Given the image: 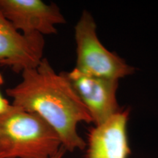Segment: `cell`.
<instances>
[{
	"instance_id": "6da1fadb",
	"label": "cell",
	"mask_w": 158,
	"mask_h": 158,
	"mask_svg": "<svg viewBox=\"0 0 158 158\" xmlns=\"http://www.w3.org/2000/svg\"><path fill=\"white\" fill-rule=\"evenodd\" d=\"M21 77V82L6 90L12 105L43 118L56 131L66 152L86 149L77 126L92 119L62 73H57L43 58L36 68L23 70Z\"/></svg>"
},
{
	"instance_id": "7a4b0ae2",
	"label": "cell",
	"mask_w": 158,
	"mask_h": 158,
	"mask_svg": "<svg viewBox=\"0 0 158 158\" xmlns=\"http://www.w3.org/2000/svg\"><path fill=\"white\" fill-rule=\"evenodd\" d=\"M61 147L56 131L37 114L12 105L0 116V158H51Z\"/></svg>"
},
{
	"instance_id": "3957f363",
	"label": "cell",
	"mask_w": 158,
	"mask_h": 158,
	"mask_svg": "<svg viewBox=\"0 0 158 158\" xmlns=\"http://www.w3.org/2000/svg\"><path fill=\"white\" fill-rule=\"evenodd\" d=\"M76 67L89 76L118 80L132 75L135 68L114 52L104 47L97 35V25L92 15L84 10L75 27Z\"/></svg>"
},
{
	"instance_id": "277c9868",
	"label": "cell",
	"mask_w": 158,
	"mask_h": 158,
	"mask_svg": "<svg viewBox=\"0 0 158 158\" xmlns=\"http://www.w3.org/2000/svg\"><path fill=\"white\" fill-rule=\"evenodd\" d=\"M62 74L88 110L94 125L102 124L122 109L116 99L118 80L89 76L76 68Z\"/></svg>"
},
{
	"instance_id": "5b68a950",
	"label": "cell",
	"mask_w": 158,
	"mask_h": 158,
	"mask_svg": "<svg viewBox=\"0 0 158 158\" xmlns=\"http://www.w3.org/2000/svg\"><path fill=\"white\" fill-rule=\"evenodd\" d=\"M0 11L26 36L56 34V25L66 23L56 5L41 0H0Z\"/></svg>"
},
{
	"instance_id": "8992f818",
	"label": "cell",
	"mask_w": 158,
	"mask_h": 158,
	"mask_svg": "<svg viewBox=\"0 0 158 158\" xmlns=\"http://www.w3.org/2000/svg\"><path fill=\"white\" fill-rule=\"evenodd\" d=\"M43 35L26 36L16 30L0 11V65L16 73L36 68L43 59Z\"/></svg>"
},
{
	"instance_id": "52a82bcc",
	"label": "cell",
	"mask_w": 158,
	"mask_h": 158,
	"mask_svg": "<svg viewBox=\"0 0 158 158\" xmlns=\"http://www.w3.org/2000/svg\"><path fill=\"white\" fill-rule=\"evenodd\" d=\"M130 108H122L89 130L85 158H127L131 154L127 125Z\"/></svg>"
},
{
	"instance_id": "ba28073f",
	"label": "cell",
	"mask_w": 158,
	"mask_h": 158,
	"mask_svg": "<svg viewBox=\"0 0 158 158\" xmlns=\"http://www.w3.org/2000/svg\"><path fill=\"white\" fill-rule=\"evenodd\" d=\"M3 84L4 78L2 75L0 73V116L8 111L12 107V103H10L9 100L7 99H6L1 92V86Z\"/></svg>"
},
{
	"instance_id": "9c48e42d",
	"label": "cell",
	"mask_w": 158,
	"mask_h": 158,
	"mask_svg": "<svg viewBox=\"0 0 158 158\" xmlns=\"http://www.w3.org/2000/svg\"><path fill=\"white\" fill-rule=\"evenodd\" d=\"M66 152V150H65L62 147H61V149H59V151L57 152L54 156H53L51 158H62L64 157V154Z\"/></svg>"
}]
</instances>
